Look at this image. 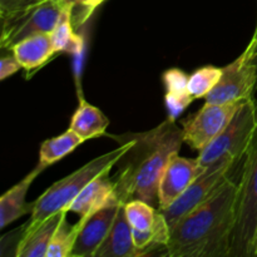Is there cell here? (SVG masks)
Wrapping results in <instances>:
<instances>
[{"mask_svg": "<svg viewBox=\"0 0 257 257\" xmlns=\"http://www.w3.org/2000/svg\"><path fill=\"white\" fill-rule=\"evenodd\" d=\"M238 183L231 177L170 228V257H230L237 212Z\"/></svg>", "mask_w": 257, "mask_h": 257, "instance_id": "cell-1", "label": "cell"}, {"mask_svg": "<svg viewBox=\"0 0 257 257\" xmlns=\"http://www.w3.org/2000/svg\"><path fill=\"white\" fill-rule=\"evenodd\" d=\"M130 157L114 178L120 203L142 200L158 208V186L171 158L183 143L182 128L167 118L153 130L136 135Z\"/></svg>", "mask_w": 257, "mask_h": 257, "instance_id": "cell-2", "label": "cell"}, {"mask_svg": "<svg viewBox=\"0 0 257 257\" xmlns=\"http://www.w3.org/2000/svg\"><path fill=\"white\" fill-rule=\"evenodd\" d=\"M136 143V138L128 137L127 142H123L119 147L109 151L102 156L93 158L83 167L78 168L67 177L53 183L43 195L33 202L32 215L25 225V228H33L42 223L59 211H67L72 201L99 176L109 173L113 166L117 165L131 151Z\"/></svg>", "mask_w": 257, "mask_h": 257, "instance_id": "cell-3", "label": "cell"}, {"mask_svg": "<svg viewBox=\"0 0 257 257\" xmlns=\"http://www.w3.org/2000/svg\"><path fill=\"white\" fill-rule=\"evenodd\" d=\"M231 257H257V119L238 181Z\"/></svg>", "mask_w": 257, "mask_h": 257, "instance_id": "cell-4", "label": "cell"}, {"mask_svg": "<svg viewBox=\"0 0 257 257\" xmlns=\"http://www.w3.org/2000/svg\"><path fill=\"white\" fill-rule=\"evenodd\" d=\"M257 119V103L253 98L246 99L225 130L200 151L197 161L207 168L222 161H235L245 157Z\"/></svg>", "mask_w": 257, "mask_h": 257, "instance_id": "cell-5", "label": "cell"}, {"mask_svg": "<svg viewBox=\"0 0 257 257\" xmlns=\"http://www.w3.org/2000/svg\"><path fill=\"white\" fill-rule=\"evenodd\" d=\"M69 5L45 0L25 12L2 18V47L12 50L17 43L37 34H52L63 10Z\"/></svg>", "mask_w": 257, "mask_h": 257, "instance_id": "cell-6", "label": "cell"}, {"mask_svg": "<svg viewBox=\"0 0 257 257\" xmlns=\"http://www.w3.org/2000/svg\"><path fill=\"white\" fill-rule=\"evenodd\" d=\"M245 100L227 104L205 103L195 114L182 120L183 143L192 150L202 151L231 122Z\"/></svg>", "mask_w": 257, "mask_h": 257, "instance_id": "cell-7", "label": "cell"}, {"mask_svg": "<svg viewBox=\"0 0 257 257\" xmlns=\"http://www.w3.org/2000/svg\"><path fill=\"white\" fill-rule=\"evenodd\" d=\"M235 163V161L227 160L205 168V171L172 205L165 210H160L167 220L170 228L180 218L206 202L230 177V172Z\"/></svg>", "mask_w": 257, "mask_h": 257, "instance_id": "cell-8", "label": "cell"}, {"mask_svg": "<svg viewBox=\"0 0 257 257\" xmlns=\"http://www.w3.org/2000/svg\"><path fill=\"white\" fill-rule=\"evenodd\" d=\"M257 89V73L238 55L222 68V75L216 87L206 95V103L227 104L253 98Z\"/></svg>", "mask_w": 257, "mask_h": 257, "instance_id": "cell-9", "label": "cell"}, {"mask_svg": "<svg viewBox=\"0 0 257 257\" xmlns=\"http://www.w3.org/2000/svg\"><path fill=\"white\" fill-rule=\"evenodd\" d=\"M205 171L196 160L175 155L166 166L158 186V210H165L172 205L191 183Z\"/></svg>", "mask_w": 257, "mask_h": 257, "instance_id": "cell-10", "label": "cell"}, {"mask_svg": "<svg viewBox=\"0 0 257 257\" xmlns=\"http://www.w3.org/2000/svg\"><path fill=\"white\" fill-rule=\"evenodd\" d=\"M119 205H112L97 211L87 218H79L78 235L70 257H94L104 238L107 237Z\"/></svg>", "mask_w": 257, "mask_h": 257, "instance_id": "cell-11", "label": "cell"}, {"mask_svg": "<svg viewBox=\"0 0 257 257\" xmlns=\"http://www.w3.org/2000/svg\"><path fill=\"white\" fill-rule=\"evenodd\" d=\"M114 180L109 173L93 180L68 206V212H74L80 218H87L97 211L112 205H119Z\"/></svg>", "mask_w": 257, "mask_h": 257, "instance_id": "cell-12", "label": "cell"}, {"mask_svg": "<svg viewBox=\"0 0 257 257\" xmlns=\"http://www.w3.org/2000/svg\"><path fill=\"white\" fill-rule=\"evenodd\" d=\"M67 211H59L33 228H23L19 243L15 248L17 257H47L50 241L59 227Z\"/></svg>", "mask_w": 257, "mask_h": 257, "instance_id": "cell-13", "label": "cell"}, {"mask_svg": "<svg viewBox=\"0 0 257 257\" xmlns=\"http://www.w3.org/2000/svg\"><path fill=\"white\" fill-rule=\"evenodd\" d=\"M138 251L133 241V230L127 220L124 203H120L112 227L94 257H137Z\"/></svg>", "mask_w": 257, "mask_h": 257, "instance_id": "cell-14", "label": "cell"}, {"mask_svg": "<svg viewBox=\"0 0 257 257\" xmlns=\"http://www.w3.org/2000/svg\"><path fill=\"white\" fill-rule=\"evenodd\" d=\"M44 168L38 165L30 173H28L20 182L13 186L9 191L0 197V228H5L22 216L32 212L33 203L29 205L25 201L27 193L33 181L39 176Z\"/></svg>", "mask_w": 257, "mask_h": 257, "instance_id": "cell-15", "label": "cell"}, {"mask_svg": "<svg viewBox=\"0 0 257 257\" xmlns=\"http://www.w3.org/2000/svg\"><path fill=\"white\" fill-rule=\"evenodd\" d=\"M12 53L28 72L43 67L57 54L52 34H37L25 38L12 48Z\"/></svg>", "mask_w": 257, "mask_h": 257, "instance_id": "cell-16", "label": "cell"}, {"mask_svg": "<svg viewBox=\"0 0 257 257\" xmlns=\"http://www.w3.org/2000/svg\"><path fill=\"white\" fill-rule=\"evenodd\" d=\"M188 77L183 70L172 68L163 73L162 82L166 88V107L168 118L176 119L188 105L193 98L188 93Z\"/></svg>", "mask_w": 257, "mask_h": 257, "instance_id": "cell-17", "label": "cell"}, {"mask_svg": "<svg viewBox=\"0 0 257 257\" xmlns=\"http://www.w3.org/2000/svg\"><path fill=\"white\" fill-rule=\"evenodd\" d=\"M109 125L104 113L85 99H79V105L73 114L69 128L83 140H92L103 136Z\"/></svg>", "mask_w": 257, "mask_h": 257, "instance_id": "cell-18", "label": "cell"}, {"mask_svg": "<svg viewBox=\"0 0 257 257\" xmlns=\"http://www.w3.org/2000/svg\"><path fill=\"white\" fill-rule=\"evenodd\" d=\"M84 142L82 137L73 132L72 130L65 131L62 135L44 141L39 150V163L43 168L54 165L58 161L63 160L65 156L72 153L77 147Z\"/></svg>", "mask_w": 257, "mask_h": 257, "instance_id": "cell-19", "label": "cell"}, {"mask_svg": "<svg viewBox=\"0 0 257 257\" xmlns=\"http://www.w3.org/2000/svg\"><path fill=\"white\" fill-rule=\"evenodd\" d=\"M124 210L132 230L140 232L153 230L166 218L155 206L142 200H132L124 203Z\"/></svg>", "mask_w": 257, "mask_h": 257, "instance_id": "cell-20", "label": "cell"}, {"mask_svg": "<svg viewBox=\"0 0 257 257\" xmlns=\"http://www.w3.org/2000/svg\"><path fill=\"white\" fill-rule=\"evenodd\" d=\"M73 5L63 10L57 27L52 33L53 44L55 52H65L70 54H78L83 49V39L74 32V25L72 23Z\"/></svg>", "mask_w": 257, "mask_h": 257, "instance_id": "cell-21", "label": "cell"}, {"mask_svg": "<svg viewBox=\"0 0 257 257\" xmlns=\"http://www.w3.org/2000/svg\"><path fill=\"white\" fill-rule=\"evenodd\" d=\"M222 75V68L206 65L195 70L188 77V93L193 99L206 98V95L216 87Z\"/></svg>", "mask_w": 257, "mask_h": 257, "instance_id": "cell-22", "label": "cell"}, {"mask_svg": "<svg viewBox=\"0 0 257 257\" xmlns=\"http://www.w3.org/2000/svg\"><path fill=\"white\" fill-rule=\"evenodd\" d=\"M77 235L78 226H70L65 216L50 241L47 257H70L73 246L77 240Z\"/></svg>", "mask_w": 257, "mask_h": 257, "instance_id": "cell-23", "label": "cell"}, {"mask_svg": "<svg viewBox=\"0 0 257 257\" xmlns=\"http://www.w3.org/2000/svg\"><path fill=\"white\" fill-rule=\"evenodd\" d=\"M105 0H75L72 8V23L74 28H79L84 24L94 10L102 5Z\"/></svg>", "mask_w": 257, "mask_h": 257, "instance_id": "cell-24", "label": "cell"}, {"mask_svg": "<svg viewBox=\"0 0 257 257\" xmlns=\"http://www.w3.org/2000/svg\"><path fill=\"white\" fill-rule=\"evenodd\" d=\"M45 0H0V17L7 18L25 12Z\"/></svg>", "mask_w": 257, "mask_h": 257, "instance_id": "cell-25", "label": "cell"}, {"mask_svg": "<svg viewBox=\"0 0 257 257\" xmlns=\"http://www.w3.org/2000/svg\"><path fill=\"white\" fill-rule=\"evenodd\" d=\"M240 55L242 57L243 62L247 63L248 65H251L257 73V20L255 30H253V34L252 37H251L250 43H248L247 47L245 48V50H243Z\"/></svg>", "mask_w": 257, "mask_h": 257, "instance_id": "cell-26", "label": "cell"}, {"mask_svg": "<svg viewBox=\"0 0 257 257\" xmlns=\"http://www.w3.org/2000/svg\"><path fill=\"white\" fill-rule=\"evenodd\" d=\"M20 68H23L22 64H20L19 60L14 55H12V57H3L2 60H0V79H7L10 75L15 74Z\"/></svg>", "mask_w": 257, "mask_h": 257, "instance_id": "cell-27", "label": "cell"}, {"mask_svg": "<svg viewBox=\"0 0 257 257\" xmlns=\"http://www.w3.org/2000/svg\"><path fill=\"white\" fill-rule=\"evenodd\" d=\"M59 2H62L65 5H74L75 0H59Z\"/></svg>", "mask_w": 257, "mask_h": 257, "instance_id": "cell-28", "label": "cell"}]
</instances>
